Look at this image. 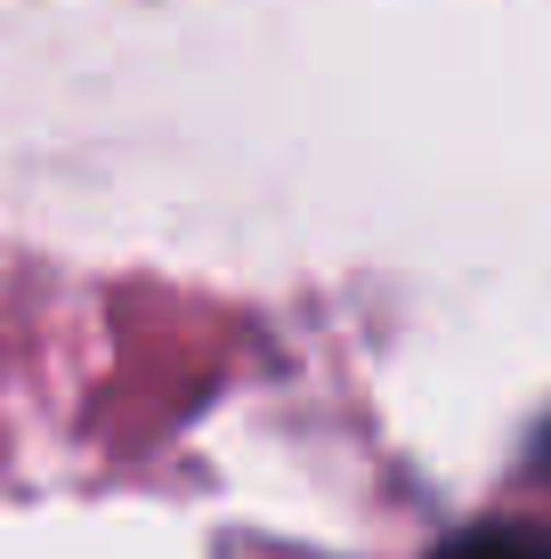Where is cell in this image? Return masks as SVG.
<instances>
[{
    "instance_id": "6da1fadb",
    "label": "cell",
    "mask_w": 551,
    "mask_h": 559,
    "mask_svg": "<svg viewBox=\"0 0 551 559\" xmlns=\"http://www.w3.org/2000/svg\"><path fill=\"white\" fill-rule=\"evenodd\" d=\"M430 559H551V535H536V527H463Z\"/></svg>"
},
{
    "instance_id": "7a4b0ae2",
    "label": "cell",
    "mask_w": 551,
    "mask_h": 559,
    "mask_svg": "<svg viewBox=\"0 0 551 559\" xmlns=\"http://www.w3.org/2000/svg\"><path fill=\"white\" fill-rule=\"evenodd\" d=\"M536 454H543V471H551V421H543V438H536Z\"/></svg>"
}]
</instances>
